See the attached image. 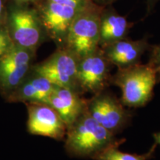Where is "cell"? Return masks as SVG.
<instances>
[{
  "label": "cell",
  "mask_w": 160,
  "mask_h": 160,
  "mask_svg": "<svg viewBox=\"0 0 160 160\" xmlns=\"http://www.w3.org/2000/svg\"><path fill=\"white\" fill-rule=\"evenodd\" d=\"M65 150L71 157L91 158L113 145H122L125 139H118L88 113L87 110L68 128Z\"/></svg>",
  "instance_id": "6da1fadb"
},
{
  "label": "cell",
  "mask_w": 160,
  "mask_h": 160,
  "mask_svg": "<svg viewBox=\"0 0 160 160\" xmlns=\"http://www.w3.org/2000/svg\"><path fill=\"white\" fill-rule=\"evenodd\" d=\"M157 83V72L148 63L118 68L111 80V84L121 89L123 105L133 108L144 107L151 101Z\"/></svg>",
  "instance_id": "7a4b0ae2"
},
{
  "label": "cell",
  "mask_w": 160,
  "mask_h": 160,
  "mask_svg": "<svg viewBox=\"0 0 160 160\" xmlns=\"http://www.w3.org/2000/svg\"><path fill=\"white\" fill-rule=\"evenodd\" d=\"M102 7L89 4L72 22L65 47L80 59L99 48L100 14Z\"/></svg>",
  "instance_id": "3957f363"
},
{
  "label": "cell",
  "mask_w": 160,
  "mask_h": 160,
  "mask_svg": "<svg viewBox=\"0 0 160 160\" xmlns=\"http://www.w3.org/2000/svg\"><path fill=\"white\" fill-rule=\"evenodd\" d=\"M88 113L105 129L116 135L129 125L132 113L113 93L104 90L87 101Z\"/></svg>",
  "instance_id": "277c9868"
},
{
  "label": "cell",
  "mask_w": 160,
  "mask_h": 160,
  "mask_svg": "<svg viewBox=\"0 0 160 160\" xmlns=\"http://www.w3.org/2000/svg\"><path fill=\"white\" fill-rule=\"evenodd\" d=\"M79 62V58L65 48L36 66L33 73L45 77L56 86L75 90L82 93L77 79Z\"/></svg>",
  "instance_id": "5b68a950"
},
{
  "label": "cell",
  "mask_w": 160,
  "mask_h": 160,
  "mask_svg": "<svg viewBox=\"0 0 160 160\" xmlns=\"http://www.w3.org/2000/svg\"><path fill=\"white\" fill-rule=\"evenodd\" d=\"M111 66L99 48L79 59L78 67V85L84 92L97 94L111 85Z\"/></svg>",
  "instance_id": "8992f818"
},
{
  "label": "cell",
  "mask_w": 160,
  "mask_h": 160,
  "mask_svg": "<svg viewBox=\"0 0 160 160\" xmlns=\"http://www.w3.org/2000/svg\"><path fill=\"white\" fill-rule=\"evenodd\" d=\"M31 53L17 45L0 58V91L8 97L28 77Z\"/></svg>",
  "instance_id": "52a82bcc"
},
{
  "label": "cell",
  "mask_w": 160,
  "mask_h": 160,
  "mask_svg": "<svg viewBox=\"0 0 160 160\" xmlns=\"http://www.w3.org/2000/svg\"><path fill=\"white\" fill-rule=\"evenodd\" d=\"M28 131L33 135L61 140L68 128L58 113L48 104L28 103Z\"/></svg>",
  "instance_id": "ba28073f"
},
{
  "label": "cell",
  "mask_w": 160,
  "mask_h": 160,
  "mask_svg": "<svg viewBox=\"0 0 160 160\" xmlns=\"http://www.w3.org/2000/svg\"><path fill=\"white\" fill-rule=\"evenodd\" d=\"M151 46L148 37L137 40L128 37L100 48L112 65L125 68L141 63L142 57Z\"/></svg>",
  "instance_id": "9c48e42d"
},
{
  "label": "cell",
  "mask_w": 160,
  "mask_h": 160,
  "mask_svg": "<svg viewBox=\"0 0 160 160\" xmlns=\"http://www.w3.org/2000/svg\"><path fill=\"white\" fill-rule=\"evenodd\" d=\"M68 128L86 111L87 101L75 90L56 86L49 104Z\"/></svg>",
  "instance_id": "30bf717a"
},
{
  "label": "cell",
  "mask_w": 160,
  "mask_h": 160,
  "mask_svg": "<svg viewBox=\"0 0 160 160\" xmlns=\"http://www.w3.org/2000/svg\"><path fill=\"white\" fill-rule=\"evenodd\" d=\"M84 8L80 9L71 5L51 2L44 13V25L52 37L59 43L64 44L65 47L70 27Z\"/></svg>",
  "instance_id": "8fae6325"
},
{
  "label": "cell",
  "mask_w": 160,
  "mask_h": 160,
  "mask_svg": "<svg viewBox=\"0 0 160 160\" xmlns=\"http://www.w3.org/2000/svg\"><path fill=\"white\" fill-rule=\"evenodd\" d=\"M55 87L45 77L33 73L7 98L11 102L49 104Z\"/></svg>",
  "instance_id": "7c38bea8"
},
{
  "label": "cell",
  "mask_w": 160,
  "mask_h": 160,
  "mask_svg": "<svg viewBox=\"0 0 160 160\" xmlns=\"http://www.w3.org/2000/svg\"><path fill=\"white\" fill-rule=\"evenodd\" d=\"M133 25L125 16L119 14L113 5L102 8L100 14L99 48L128 37Z\"/></svg>",
  "instance_id": "4fadbf2b"
},
{
  "label": "cell",
  "mask_w": 160,
  "mask_h": 160,
  "mask_svg": "<svg viewBox=\"0 0 160 160\" xmlns=\"http://www.w3.org/2000/svg\"><path fill=\"white\" fill-rule=\"evenodd\" d=\"M11 30L16 45L33 49L39 44L41 31L34 16L28 11H16L11 16Z\"/></svg>",
  "instance_id": "5bb4252c"
},
{
  "label": "cell",
  "mask_w": 160,
  "mask_h": 160,
  "mask_svg": "<svg viewBox=\"0 0 160 160\" xmlns=\"http://www.w3.org/2000/svg\"><path fill=\"white\" fill-rule=\"evenodd\" d=\"M121 145H113L107 148L96 155L93 160H150L154 157L157 144L154 143L149 151L143 154L129 153L121 151L119 147Z\"/></svg>",
  "instance_id": "9a60e30c"
},
{
  "label": "cell",
  "mask_w": 160,
  "mask_h": 160,
  "mask_svg": "<svg viewBox=\"0 0 160 160\" xmlns=\"http://www.w3.org/2000/svg\"><path fill=\"white\" fill-rule=\"evenodd\" d=\"M148 64L154 68L157 74V82H160V44L151 45L149 49Z\"/></svg>",
  "instance_id": "2e32d148"
},
{
  "label": "cell",
  "mask_w": 160,
  "mask_h": 160,
  "mask_svg": "<svg viewBox=\"0 0 160 160\" xmlns=\"http://www.w3.org/2000/svg\"><path fill=\"white\" fill-rule=\"evenodd\" d=\"M13 45L11 44L9 36L2 30H0V58L9 51Z\"/></svg>",
  "instance_id": "e0dca14e"
},
{
  "label": "cell",
  "mask_w": 160,
  "mask_h": 160,
  "mask_svg": "<svg viewBox=\"0 0 160 160\" xmlns=\"http://www.w3.org/2000/svg\"><path fill=\"white\" fill-rule=\"evenodd\" d=\"M53 2L62 4V5H71L77 8L82 9L88 5V0H51Z\"/></svg>",
  "instance_id": "ac0fdd59"
},
{
  "label": "cell",
  "mask_w": 160,
  "mask_h": 160,
  "mask_svg": "<svg viewBox=\"0 0 160 160\" xmlns=\"http://www.w3.org/2000/svg\"><path fill=\"white\" fill-rule=\"evenodd\" d=\"M146 2V17L151 15L155 11L157 5L160 2V0H145Z\"/></svg>",
  "instance_id": "d6986e66"
},
{
  "label": "cell",
  "mask_w": 160,
  "mask_h": 160,
  "mask_svg": "<svg viewBox=\"0 0 160 160\" xmlns=\"http://www.w3.org/2000/svg\"><path fill=\"white\" fill-rule=\"evenodd\" d=\"M96 3H97L100 7H106V6L113 5V4L117 0H93Z\"/></svg>",
  "instance_id": "ffe728a7"
},
{
  "label": "cell",
  "mask_w": 160,
  "mask_h": 160,
  "mask_svg": "<svg viewBox=\"0 0 160 160\" xmlns=\"http://www.w3.org/2000/svg\"><path fill=\"white\" fill-rule=\"evenodd\" d=\"M153 137L154 139L155 143H157V145H160V131L153 133Z\"/></svg>",
  "instance_id": "44dd1931"
},
{
  "label": "cell",
  "mask_w": 160,
  "mask_h": 160,
  "mask_svg": "<svg viewBox=\"0 0 160 160\" xmlns=\"http://www.w3.org/2000/svg\"><path fill=\"white\" fill-rule=\"evenodd\" d=\"M2 0H0V15L2 13Z\"/></svg>",
  "instance_id": "7402d4cb"
}]
</instances>
